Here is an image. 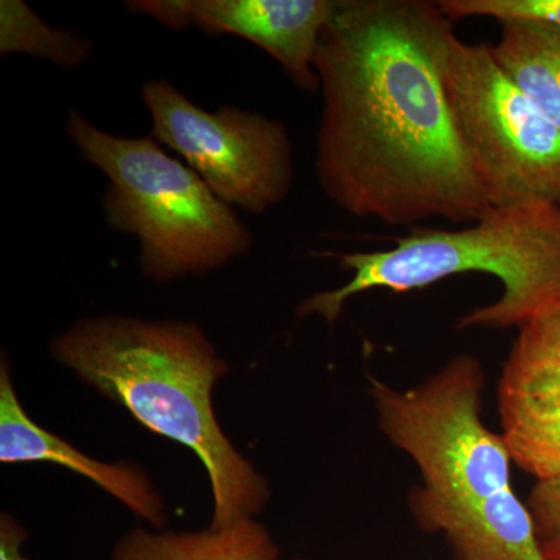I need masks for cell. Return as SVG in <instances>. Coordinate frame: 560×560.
<instances>
[{
	"instance_id": "e0dca14e",
	"label": "cell",
	"mask_w": 560,
	"mask_h": 560,
	"mask_svg": "<svg viewBox=\"0 0 560 560\" xmlns=\"http://www.w3.org/2000/svg\"><path fill=\"white\" fill-rule=\"evenodd\" d=\"M545 556L548 560H560V541H550V544H541Z\"/></svg>"
},
{
	"instance_id": "7c38bea8",
	"label": "cell",
	"mask_w": 560,
	"mask_h": 560,
	"mask_svg": "<svg viewBox=\"0 0 560 560\" xmlns=\"http://www.w3.org/2000/svg\"><path fill=\"white\" fill-rule=\"evenodd\" d=\"M493 58L560 130V28L536 21H503Z\"/></svg>"
},
{
	"instance_id": "52a82bcc",
	"label": "cell",
	"mask_w": 560,
	"mask_h": 560,
	"mask_svg": "<svg viewBox=\"0 0 560 560\" xmlns=\"http://www.w3.org/2000/svg\"><path fill=\"white\" fill-rule=\"evenodd\" d=\"M151 135L179 154L221 201L264 213L287 197L294 183L293 145L282 121L223 105L206 110L164 80L142 86Z\"/></svg>"
},
{
	"instance_id": "9a60e30c",
	"label": "cell",
	"mask_w": 560,
	"mask_h": 560,
	"mask_svg": "<svg viewBox=\"0 0 560 560\" xmlns=\"http://www.w3.org/2000/svg\"><path fill=\"white\" fill-rule=\"evenodd\" d=\"M526 506L541 544L560 541V475L537 480Z\"/></svg>"
},
{
	"instance_id": "277c9868",
	"label": "cell",
	"mask_w": 560,
	"mask_h": 560,
	"mask_svg": "<svg viewBox=\"0 0 560 560\" xmlns=\"http://www.w3.org/2000/svg\"><path fill=\"white\" fill-rule=\"evenodd\" d=\"M353 272L340 289L319 291L298 305V316L320 315L337 323L350 298L372 290L423 289L463 272L500 280L495 302L460 316L458 329L521 327L560 301V208L548 202L490 208L463 230L411 228L390 249L320 253Z\"/></svg>"
},
{
	"instance_id": "6da1fadb",
	"label": "cell",
	"mask_w": 560,
	"mask_h": 560,
	"mask_svg": "<svg viewBox=\"0 0 560 560\" xmlns=\"http://www.w3.org/2000/svg\"><path fill=\"white\" fill-rule=\"evenodd\" d=\"M455 22L430 0H337L315 70L316 175L338 208L388 226L474 223L490 209L445 95Z\"/></svg>"
},
{
	"instance_id": "5b68a950",
	"label": "cell",
	"mask_w": 560,
	"mask_h": 560,
	"mask_svg": "<svg viewBox=\"0 0 560 560\" xmlns=\"http://www.w3.org/2000/svg\"><path fill=\"white\" fill-rule=\"evenodd\" d=\"M66 135L109 179L105 219L139 245L140 271L158 283L202 276L246 256L253 235L186 162L153 136L121 138L70 109Z\"/></svg>"
},
{
	"instance_id": "2e32d148",
	"label": "cell",
	"mask_w": 560,
	"mask_h": 560,
	"mask_svg": "<svg viewBox=\"0 0 560 560\" xmlns=\"http://www.w3.org/2000/svg\"><path fill=\"white\" fill-rule=\"evenodd\" d=\"M27 539V530L10 514H2L0 521V560H28L22 555V545Z\"/></svg>"
},
{
	"instance_id": "8fae6325",
	"label": "cell",
	"mask_w": 560,
	"mask_h": 560,
	"mask_svg": "<svg viewBox=\"0 0 560 560\" xmlns=\"http://www.w3.org/2000/svg\"><path fill=\"white\" fill-rule=\"evenodd\" d=\"M113 560H279V548L256 518H243L223 528L184 533L136 528L121 537Z\"/></svg>"
},
{
	"instance_id": "ba28073f",
	"label": "cell",
	"mask_w": 560,
	"mask_h": 560,
	"mask_svg": "<svg viewBox=\"0 0 560 560\" xmlns=\"http://www.w3.org/2000/svg\"><path fill=\"white\" fill-rule=\"evenodd\" d=\"M337 0H132L128 9L172 31L190 25L208 35H231L267 51L294 86L319 90L315 58L320 33Z\"/></svg>"
},
{
	"instance_id": "3957f363",
	"label": "cell",
	"mask_w": 560,
	"mask_h": 560,
	"mask_svg": "<svg viewBox=\"0 0 560 560\" xmlns=\"http://www.w3.org/2000/svg\"><path fill=\"white\" fill-rule=\"evenodd\" d=\"M482 388L475 375L448 372L386 408L383 433L422 477L410 495L412 517L444 534L456 560H548L512 490L510 451L482 422Z\"/></svg>"
},
{
	"instance_id": "5bb4252c",
	"label": "cell",
	"mask_w": 560,
	"mask_h": 560,
	"mask_svg": "<svg viewBox=\"0 0 560 560\" xmlns=\"http://www.w3.org/2000/svg\"><path fill=\"white\" fill-rule=\"evenodd\" d=\"M452 22L488 18L497 22L536 21L560 28V0H440Z\"/></svg>"
},
{
	"instance_id": "4fadbf2b",
	"label": "cell",
	"mask_w": 560,
	"mask_h": 560,
	"mask_svg": "<svg viewBox=\"0 0 560 560\" xmlns=\"http://www.w3.org/2000/svg\"><path fill=\"white\" fill-rule=\"evenodd\" d=\"M92 40L79 33L58 31L22 0L0 2V55L25 54L60 66L79 69L92 57Z\"/></svg>"
},
{
	"instance_id": "8992f818",
	"label": "cell",
	"mask_w": 560,
	"mask_h": 560,
	"mask_svg": "<svg viewBox=\"0 0 560 560\" xmlns=\"http://www.w3.org/2000/svg\"><path fill=\"white\" fill-rule=\"evenodd\" d=\"M453 121L490 208H560V130L508 77L489 44L453 32L441 55Z\"/></svg>"
},
{
	"instance_id": "9c48e42d",
	"label": "cell",
	"mask_w": 560,
	"mask_h": 560,
	"mask_svg": "<svg viewBox=\"0 0 560 560\" xmlns=\"http://www.w3.org/2000/svg\"><path fill=\"white\" fill-rule=\"evenodd\" d=\"M499 410L512 460L536 480L560 475V301L518 327Z\"/></svg>"
},
{
	"instance_id": "7a4b0ae2",
	"label": "cell",
	"mask_w": 560,
	"mask_h": 560,
	"mask_svg": "<svg viewBox=\"0 0 560 560\" xmlns=\"http://www.w3.org/2000/svg\"><path fill=\"white\" fill-rule=\"evenodd\" d=\"M50 352L143 427L201 459L212 486L210 526L223 528L264 510L268 481L235 451L213 411V386L230 374V364L197 323L95 316L58 335Z\"/></svg>"
},
{
	"instance_id": "30bf717a",
	"label": "cell",
	"mask_w": 560,
	"mask_h": 560,
	"mask_svg": "<svg viewBox=\"0 0 560 560\" xmlns=\"http://www.w3.org/2000/svg\"><path fill=\"white\" fill-rule=\"evenodd\" d=\"M0 460L58 464L90 478L154 528H162L167 521L164 501L145 471L131 464L90 458L68 441L43 429L25 412L11 383L5 355L0 364Z\"/></svg>"
}]
</instances>
